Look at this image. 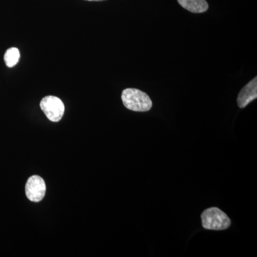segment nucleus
I'll return each instance as SVG.
<instances>
[{
    "instance_id": "nucleus-2",
    "label": "nucleus",
    "mask_w": 257,
    "mask_h": 257,
    "mask_svg": "<svg viewBox=\"0 0 257 257\" xmlns=\"http://www.w3.org/2000/svg\"><path fill=\"white\" fill-rule=\"evenodd\" d=\"M202 226L205 229L224 230L231 225L229 216L219 208L211 207L203 211L202 215Z\"/></svg>"
},
{
    "instance_id": "nucleus-4",
    "label": "nucleus",
    "mask_w": 257,
    "mask_h": 257,
    "mask_svg": "<svg viewBox=\"0 0 257 257\" xmlns=\"http://www.w3.org/2000/svg\"><path fill=\"white\" fill-rule=\"evenodd\" d=\"M25 194L31 202H39L42 201L46 194V184L44 179L37 175L30 177L25 187Z\"/></svg>"
},
{
    "instance_id": "nucleus-8",
    "label": "nucleus",
    "mask_w": 257,
    "mask_h": 257,
    "mask_svg": "<svg viewBox=\"0 0 257 257\" xmlns=\"http://www.w3.org/2000/svg\"><path fill=\"white\" fill-rule=\"evenodd\" d=\"M86 1H89V2H100V1H104V0H86Z\"/></svg>"
},
{
    "instance_id": "nucleus-1",
    "label": "nucleus",
    "mask_w": 257,
    "mask_h": 257,
    "mask_svg": "<svg viewBox=\"0 0 257 257\" xmlns=\"http://www.w3.org/2000/svg\"><path fill=\"white\" fill-rule=\"evenodd\" d=\"M121 100L126 109L138 112L150 111L152 101L146 93L135 88H127L121 93Z\"/></svg>"
},
{
    "instance_id": "nucleus-3",
    "label": "nucleus",
    "mask_w": 257,
    "mask_h": 257,
    "mask_svg": "<svg viewBox=\"0 0 257 257\" xmlns=\"http://www.w3.org/2000/svg\"><path fill=\"white\" fill-rule=\"evenodd\" d=\"M40 108L47 119L53 122H58L63 117L65 106L60 98L47 96L40 101Z\"/></svg>"
},
{
    "instance_id": "nucleus-6",
    "label": "nucleus",
    "mask_w": 257,
    "mask_h": 257,
    "mask_svg": "<svg viewBox=\"0 0 257 257\" xmlns=\"http://www.w3.org/2000/svg\"><path fill=\"white\" fill-rule=\"evenodd\" d=\"M179 5L192 13H203L209 9L206 0H177Z\"/></svg>"
},
{
    "instance_id": "nucleus-7",
    "label": "nucleus",
    "mask_w": 257,
    "mask_h": 257,
    "mask_svg": "<svg viewBox=\"0 0 257 257\" xmlns=\"http://www.w3.org/2000/svg\"><path fill=\"white\" fill-rule=\"evenodd\" d=\"M20 50L16 47H11L5 52L4 57L5 64L10 68L15 67L20 61Z\"/></svg>"
},
{
    "instance_id": "nucleus-5",
    "label": "nucleus",
    "mask_w": 257,
    "mask_h": 257,
    "mask_svg": "<svg viewBox=\"0 0 257 257\" xmlns=\"http://www.w3.org/2000/svg\"><path fill=\"white\" fill-rule=\"evenodd\" d=\"M257 97V77L244 86L240 91L237 97V104L239 108H244L250 102L256 99Z\"/></svg>"
}]
</instances>
